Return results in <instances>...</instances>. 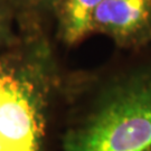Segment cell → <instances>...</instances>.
Here are the masks:
<instances>
[{"instance_id": "obj_1", "label": "cell", "mask_w": 151, "mask_h": 151, "mask_svg": "<svg viewBox=\"0 0 151 151\" xmlns=\"http://www.w3.org/2000/svg\"><path fill=\"white\" fill-rule=\"evenodd\" d=\"M53 74L43 45L0 54V151H46Z\"/></svg>"}, {"instance_id": "obj_2", "label": "cell", "mask_w": 151, "mask_h": 151, "mask_svg": "<svg viewBox=\"0 0 151 151\" xmlns=\"http://www.w3.org/2000/svg\"><path fill=\"white\" fill-rule=\"evenodd\" d=\"M64 151H151V65L109 84L66 135Z\"/></svg>"}, {"instance_id": "obj_3", "label": "cell", "mask_w": 151, "mask_h": 151, "mask_svg": "<svg viewBox=\"0 0 151 151\" xmlns=\"http://www.w3.org/2000/svg\"><path fill=\"white\" fill-rule=\"evenodd\" d=\"M104 34L120 47H141L151 40V0H101L93 32Z\"/></svg>"}, {"instance_id": "obj_4", "label": "cell", "mask_w": 151, "mask_h": 151, "mask_svg": "<svg viewBox=\"0 0 151 151\" xmlns=\"http://www.w3.org/2000/svg\"><path fill=\"white\" fill-rule=\"evenodd\" d=\"M101 0H58V29L66 45L81 43L93 32V17Z\"/></svg>"}, {"instance_id": "obj_5", "label": "cell", "mask_w": 151, "mask_h": 151, "mask_svg": "<svg viewBox=\"0 0 151 151\" xmlns=\"http://www.w3.org/2000/svg\"><path fill=\"white\" fill-rule=\"evenodd\" d=\"M9 35V27H8V22L6 19L5 15L0 10V46H2L7 42Z\"/></svg>"}, {"instance_id": "obj_6", "label": "cell", "mask_w": 151, "mask_h": 151, "mask_svg": "<svg viewBox=\"0 0 151 151\" xmlns=\"http://www.w3.org/2000/svg\"><path fill=\"white\" fill-rule=\"evenodd\" d=\"M22 2H26L29 5H54L58 2V0H19Z\"/></svg>"}]
</instances>
